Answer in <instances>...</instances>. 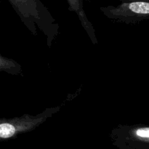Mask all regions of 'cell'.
I'll use <instances>...</instances> for the list:
<instances>
[{
	"mask_svg": "<svg viewBox=\"0 0 149 149\" xmlns=\"http://www.w3.org/2000/svg\"><path fill=\"white\" fill-rule=\"evenodd\" d=\"M0 72L14 76H23V68L18 62L0 54Z\"/></svg>",
	"mask_w": 149,
	"mask_h": 149,
	"instance_id": "cell-6",
	"label": "cell"
},
{
	"mask_svg": "<svg viewBox=\"0 0 149 149\" xmlns=\"http://www.w3.org/2000/svg\"><path fill=\"white\" fill-rule=\"evenodd\" d=\"M123 1H149V0H120Z\"/></svg>",
	"mask_w": 149,
	"mask_h": 149,
	"instance_id": "cell-7",
	"label": "cell"
},
{
	"mask_svg": "<svg viewBox=\"0 0 149 149\" xmlns=\"http://www.w3.org/2000/svg\"><path fill=\"white\" fill-rule=\"evenodd\" d=\"M22 23L33 35L40 31L50 47L59 33V24L41 0H8Z\"/></svg>",
	"mask_w": 149,
	"mask_h": 149,
	"instance_id": "cell-1",
	"label": "cell"
},
{
	"mask_svg": "<svg viewBox=\"0 0 149 149\" xmlns=\"http://www.w3.org/2000/svg\"><path fill=\"white\" fill-rule=\"evenodd\" d=\"M61 109V106L47 108L36 115L23 114L13 118H0V140L16 138L34 130Z\"/></svg>",
	"mask_w": 149,
	"mask_h": 149,
	"instance_id": "cell-2",
	"label": "cell"
},
{
	"mask_svg": "<svg viewBox=\"0 0 149 149\" xmlns=\"http://www.w3.org/2000/svg\"><path fill=\"white\" fill-rule=\"evenodd\" d=\"M68 4V10L71 12H74L78 16L81 25L83 29L87 33L91 42L94 45H97V36L95 33V30L91 22L89 20L87 14L83 7V0H66Z\"/></svg>",
	"mask_w": 149,
	"mask_h": 149,
	"instance_id": "cell-5",
	"label": "cell"
},
{
	"mask_svg": "<svg viewBox=\"0 0 149 149\" xmlns=\"http://www.w3.org/2000/svg\"><path fill=\"white\" fill-rule=\"evenodd\" d=\"M114 143L119 146L135 148L149 143V127L144 125H118L111 134Z\"/></svg>",
	"mask_w": 149,
	"mask_h": 149,
	"instance_id": "cell-4",
	"label": "cell"
},
{
	"mask_svg": "<svg viewBox=\"0 0 149 149\" xmlns=\"http://www.w3.org/2000/svg\"><path fill=\"white\" fill-rule=\"evenodd\" d=\"M100 11L113 21L136 24L149 18V1H123L117 6L100 7Z\"/></svg>",
	"mask_w": 149,
	"mask_h": 149,
	"instance_id": "cell-3",
	"label": "cell"
}]
</instances>
